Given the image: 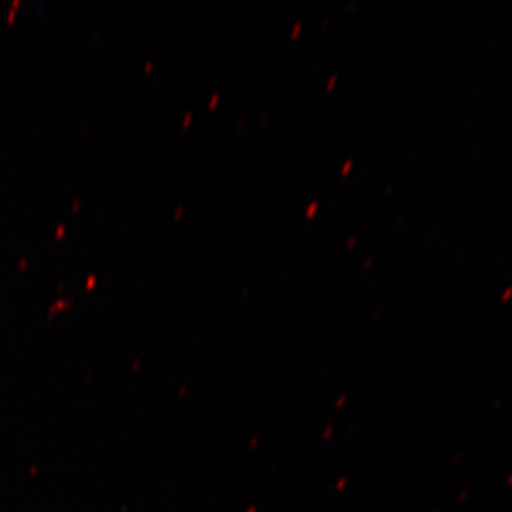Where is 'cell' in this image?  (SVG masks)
I'll list each match as a JSON object with an SVG mask.
<instances>
[{"mask_svg":"<svg viewBox=\"0 0 512 512\" xmlns=\"http://www.w3.org/2000/svg\"><path fill=\"white\" fill-rule=\"evenodd\" d=\"M353 164H355V161H353V160L346 161L345 165H343V167H342V174L343 175L348 174L350 171V168L353 167Z\"/></svg>","mask_w":512,"mask_h":512,"instance_id":"obj_3","label":"cell"},{"mask_svg":"<svg viewBox=\"0 0 512 512\" xmlns=\"http://www.w3.org/2000/svg\"><path fill=\"white\" fill-rule=\"evenodd\" d=\"M301 29H302V22H298V23H296L295 26H293L292 33H291L292 39H296V37H298L299 32H301Z\"/></svg>","mask_w":512,"mask_h":512,"instance_id":"obj_2","label":"cell"},{"mask_svg":"<svg viewBox=\"0 0 512 512\" xmlns=\"http://www.w3.org/2000/svg\"><path fill=\"white\" fill-rule=\"evenodd\" d=\"M356 242H357V238L356 237H352L349 239V242H348V249L352 248V247H355L356 245Z\"/></svg>","mask_w":512,"mask_h":512,"instance_id":"obj_6","label":"cell"},{"mask_svg":"<svg viewBox=\"0 0 512 512\" xmlns=\"http://www.w3.org/2000/svg\"><path fill=\"white\" fill-rule=\"evenodd\" d=\"M328 23H329V20H325V22H323L322 30H325L326 28H328Z\"/></svg>","mask_w":512,"mask_h":512,"instance_id":"obj_9","label":"cell"},{"mask_svg":"<svg viewBox=\"0 0 512 512\" xmlns=\"http://www.w3.org/2000/svg\"><path fill=\"white\" fill-rule=\"evenodd\" d=\"M245 121L241 120V123L238 124V130H242V127H244Z\"/></svg>","mask_w":512,"mask_h":512,"instance_id":"obj_10","label":"cell"},{"mask_svg":"<svg viewBox=\"0 0 512 512\" xmlns=\"http://www.w3.org/2000/svg\"><path fill=\"white\" fill-rule=\"evenodd\" d=\"M218 103H220V93H215L214 96H212L211 103H210V109H214L215 106H218Z\"/></svg>","mask_w":512,"mask_h":512,"instance_id":"obj_4","label":"cell"},{"mask_svg":"<svg viewBox=\"0 0 512 512\" xmlns=\"http://www.w3.org/2000/svg\"><path fill=\"white\" fill-rule=\"evenodd\" d=\"M268 119H269V113H265L264 117H262V119H261V123L265 124L266 121H268Z\"/></svg>","mask_w":512,"mask_h":512,"instance_id":"obj_7","label":"cell"},{"mask_svg":"<svg viewBox=\"0 0 512 512\" xmlns=\"http://www.w3.org/2000/svg\"><path fill=\"white\" fill-rule=\"evenodd\" d=\"M372 262H373V258H367L366 259V265H365L366 268H367V266H370V264H372Z\"/></svg>","mask_w":512,"mask_h":512,"instance_id":"obj_8","label":"cell"},{"mask_svg":"<svg viewBox=\"0 0 512 512\" xmlns=\"http://www.w3.org/2000/svg\"><path fill=\"white\" fill-rule=\"evenodd\" d=\"M338 82V74H333L332 77L328 80V84H326V87H328V90H332L333 86H335V83Z\"/></svg>","mask_w":512,"mask_h":512,"instance_id":"obj_5","label":"cell"},{"mask_svg":"<svg viewBox=\"0 0 512 512\" xmlns=\"http://www.w3.org/2000/svg\"><path fill=\"white\" fill-rule=\"evenodd\" d=\"M318 208H319L318 201L312 202L311 205H308V208H306V218H312L313 214H315V212L318 211Z\"/></svg>","mask_w":512,"mask_h":512,"instance_id":"obj_1","label":"cell"},{"mask_svg":"<svg viewBox=\"0 0 512 512\" xmlns=\"http://www.w3.org/2000/svg\"><path fill=\"white\" fill-rule=\"evenodd\" d=\"M191 119V114H188L187 119H185V124H188V121Z\"/></svg>","mask_w":512,"mask_h":512,"instance_id":"obj_11","label":"cell"}]
</instances>
